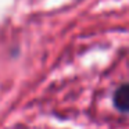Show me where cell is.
I'll use <instances>...</instances> for the list:
<instances>
[{"label": "cell", "mask_w": 129, "mask_h": 129, "mask_svg": "<svg viewBox=\"0 0 129 129\" xmlns=\"http://www.w3.org/2000/svg\"><path fill=\"white\" fill-rule=\"evenodd\" d=\"M114 106L118 111L129 114V83L121 85L114 93Z\"/></svg>", "instance_id": "6da1fadb"}]
</instances>
